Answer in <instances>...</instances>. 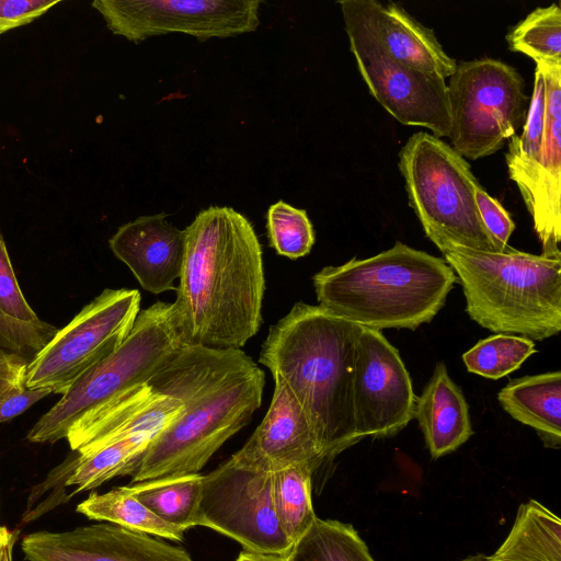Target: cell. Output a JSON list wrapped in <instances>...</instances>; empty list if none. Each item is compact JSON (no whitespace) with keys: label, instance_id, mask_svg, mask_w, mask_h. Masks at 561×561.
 I'll return each mask as SVG.
<instances>
[{"label":"cell","instance_id":"ac0fdd59","mask_svg":"<svg viewBox=\"0 0 561 561\" xmlns=\"http://www.w3.org/2000/svg\"><path fill=\"white\" fill-rule=\"evenodd\" d=\"M167 218L165 213L140 216L121 226L108 240L114 255L154 295L176 289L174 282L184 262L185 232Z\"/></svg>","mask_w":561,"mask_h":561},{"label":"cell","instance_id":"52a82bcc","mask_svg":"<svg viewBox=\"0 0 561 561\" xmlns=\"http://www.w3.org/2000/svg\"><path fill=\"white\" fill-rule=\"evenodd\" d=\"M409 205L424 231L473 250L501 252L485 229L474 199L470 164L438 137L420 131L399 153Z\"/></svg>","mask_w":561,"mask_h":561},{"label":"cell","instance_id":"cb8c5ba5","mask_svg":"<svg viewBox=\"0 0 561 561\" xmlns=\"http://www.w3.org/2000/svg\"><path fill=\"white\" fill-rule=\"evenodd\" d=\"M148 446L139 438L127 436L92 453L78 454L62 470L64 485L73 488L72 496L92 490L114 477L131 474Z\"/></svg>","mask_w":561,"mask_h":561},{"label":"cell","instance_id":"8fae6325","mask_svg":"<svg viewBox=\"0 0 561 561\" xmlns=\"http://www.w3.org/2000/svg\"><path fill=\"white\" fill-rule=\"evenodd\" d=\"M257 0H94L108 30L136 44L182 33L198 41L227 38L260 25Z\"/></svg>","mask_w":561,"mask_h":561},{"label":"cell","instance_id":"d4e9b609","mask_svg":"<svg viewBox=\"0 0 561 561\" xmlns=\"http://www.w3.org/2000/svg\"><path fill=\"white\" fill-rule=\"evenodd\" d=\"M545 110L546 83L541 70L536 66L533 93L523 131L511 138L508 151L505 154L510 179L518 186L523 199L529 193L541 153Z\"/></svg>","mask_w":561,"mask_h":561},{"label":"cell","instance_id":"d590c367","mask_svg":"<svg viewBox=\"0 0 561 561\" xmlns=\"http://www.w3.org/2000/svg\"><path fill=\"white\" fill-rule=\"evenodd\" d=\"M28 362L16 353L0 348V396L14 386L24 385Z\"/></svg>","mask_w":561,"mask_h":561},{"label":"cell","instance_id":"f546056e","mask_svg":"<svg viewBox=\"0 0 561 561\" xmlns=\"http://www.w3.org/2000/svg\"><path fill=\"white\" fill-rule=\"evenodd\" d=\"M266 227L271 247L282 256L302 257L314 244V231L307 211L284 201L268 207Z\"/></svg>","mask_w":561,"mask_h":561},{"label":"cell","instance_id":"7c38bea8","mask_svg":"<svg viewBox=\"0 0 561 561\" xmlns=\"http://www.w3.org/2000/svg\"><path fill=\"white\" fill-rule=\"evenodd\" d=\"M416 398L398 350L381 331L363 327L353 376L354 417L360 440L399 434L414 419Z\"/></svg>","mask_w":561,"mask_h":561},{"label":"cell","instance_id":"836d02e7","mask_svg":"<svg viewBox=\"0 0 561 561\" xmlns=\"http://www.w3.org/2000/svg\"><path fill=\"white\" fill-rule=\"evenodd\" d=\"M59 2V0H0V35L31 23Z\"/></svg>","mask_w":561,"mask_h":561},{"label":"cell","instance_id":"ba28073f","mask_svg":"<svg viewBox=\"0 0 561 561\" xmlns=\"http://www.w3.org/2000/svg\"><path fill=\"white\" fill-rule=\"evenodd\" d=\"M449 78L453 149L472 160L495 153L525 122L529 104L522 76L484 57L457 65Z\"/></svg>","mask_w":561,"mask_h":561},{"label":"cell","instance_id":"7402d4cb","mask_svg":"<svg viewBox=\"0 0 561 561\" xmlns=\"http://www.w3.org/2000/svg\"><path fill=\"white\" fill-rule=\"evenodd\" d=\"M129 486L140 503L165 523L184 530L197 526L203 474L169 476Z\"/></svg>","mask_w":561,"mask_h":561},{"label":"cell","instance_id":"83f0119b","mask_svg":"<svg viewBox=\"0 0 561 561\" xmlns=\"http://www.w3.org/2000/svg\"><path fill=\"white\" fill-rule=\"evenodd\" d=\"M512 51L536 64H561V9L557 3L531 11L506 35Z\"/></svg>","mask_w":561,"mask_h":561},{"label":"cell","instance_id":"d6986e66","mask_svg":"<svg viewBox=\"0 0 561 561\" xmlns=\"http://www.w3.org/2000/svg\"><path fill=\"white\" fill-rule=\"evenodd\" d=\"M414 419L433 459L455 451L473 434L465 394L444 363L435 365L432 377L416 398Z\"/></svg>","mask_w":561,"mask_h":561},{"label":"cell","instance_id":"9a60e30c","mask_svg":"<svg viewBox=\"0 0 561 561\" xmlns=\"http://www.w3.org/2000/svg\"><path fill=\"white\" fill-rule=\"evenodd\" d=\"M22 551L27 561H193L182 547L111 523L32 533Z\"/></svg>","mask_w":561,"mask_h":561},{"label":"cell","instance_id":"484cf974","mask_svg":"<svg viewBox=\"0 0 561 561\" xmlns=\"http://www.w3.org/2000/svg\"><path fill=\"white\" fill-rule=\"evenodd\" d=\"M314 470L307 465L273 472L274 504L280 526L295 545L311 528L317 516L311 499Z\"/></svg>","mask_w":561,"mask_h":561},{"label":"cell","instance_id":"603a6c76","mask_svg":"<svg viewBox=\"0 0 561 561\" xmlns=\"http://www.w3.org/2000/svg\"><path fill=\"white\" fill-rule=\"evenodd\" d=\"M90 519L104 520L124 528L182 541L185 530L165 523L133 494L130 486H118L99 494L92 492L77 506Z\"/></svg>","mask_w":561,"mask_h":561},{"label":"cell","instance_id":"e575fe53","mask_svg":"<svg viewBox=\"0 0 561 561\" xmlns=\"http://www.w3.org/2000/svg\"><path fill=\"white\" fill-rule=\"evenodd\" d=\"M50 393L49 389H31L24 385L8 389L0 396V423L14 419Z\"/></svg>","mask_w":561,"mask_h":561},{"label":"cell","instance_id":"9c48e42d","mask_svg":"<svg viewBox=\"0 0 561 561\" xmlns=\"http://www.w3.org/2000/svg\"><path fill=\"white\" fill-rule=\"evenodd\" d=\"M140 300L137 289H104L28 362L24 386L64 394L122 345L140 312Z\"/></svg>","mask_w":561,"mask_h":561},{"label":"cell","instance_id":"277c9868","mask_svg":"<svg viewBox=\"0 0 561 561\" xmlns=\"http://www.w3.org/2000/svg\"><path fill=\"white\" fill-rule=\"evenodd\" d=\"M457 282L443 257L400 241L374 256L325 266L312 277L319 306L379 331L430 323Z\"/></svg>","mask_w":561,"mask_h":561},{"label":"cell","instance_id":"5bb4252c","mask_svg":"<svg viewBox=\"0 0 561 561\" xmlns=\"http://www.w3.org/2000/svg\"><path fill=\"white\" fill-rule=\"evenodd\" d=\"M347 35L373 43L391 59L411 68L450 77L457 62L447 55L433 30L424 26L403 8L377 0L339 1Z\"/></svg>","mask_w":561,"mask_h":561},{"label":"cell","instance_id":"4fadbf2b","mask_svg":"<svg viewBox=\"0 0 561 561\" xmlns=\"http://www.w3.org/2000/svg\"><path fill=\"white\" fill-rule=\"evenodd\" d=\"M370 94L398 122L448 137L451 116L445 78L402 65L358 36L347 35Z\"/></svg>","mask_w":561,"mask_h":561},{"label":"cell","instance_id":"4dcf8cb0","mask_svg":"<svg viewBox=\"0 0 561 561\" xmlns=\"http://www.w3.org/2000/svg\"><path fill=\"white\" fill-rule=\"evenodd\" d=\"M56 328L49 323L33 324L12 319L0 311V348L31 360L54 336Z\"/></svg>","mask_w":561,"mask_h":561},{"label":"cell","instance_id":"74e56055","mask_svg":"<svg viewBox=\"0 0 561 561\" xmlns=\"http://www.w3.org/2000/svg\"><path fill=\"white\" fill-rule=\"evenodd\" d=\"M237 561H289L288 556L259 553L243 550Z\"/></svg>","mask_w":561,"mask_h":561},{"label":"cell","instance_id":"8992f818","mask_svg":"<svg viewBox=\"0 0 561 561\" xmlns=\"http://www.w3.org/2000/svg\"><path fill=\"white\" fill-rule=\"evenodd\" d=\"M180 344L170 302L157 301L140 311L122 345L61 394L28 431L27 440L55 443L66 438L77 421L147 383Z\"/></svg>","mask_w":561,"mask_h":561},{"label":"cell","instance_id":"1f68e13d","mask_svg":"<svg viewBox=\"0 0 561 561\" xmlns=\"http://www.w3.org/2000/svg\"><path fill=\"white\" fill-rule=\"evenodd\" d=\"M0 311L18 321L44 324L25 299L0 233Z\"/></svg>","mask_w":561,"mask_h":561},{"label":"cell","instance_id":"44dd1931","mask_svg":"<svg viewBox=\"0 0 561 561\" xmlns=\"http://www.w3.org/2000/svg\"><path fill=\"white\" fill-rule=\"evenodd\" d=\"M461 561H561V520L530 500L519 506L511 531L493 554H472Z\"/></svg>","mask_w":561,"mask_h":561},{"label":"cell","instance_id":"5b68a950","mask_svg":"<svg viewBox=\"0 0 561 561\" xmlns=\"http://www.w3.org/2000/svg\"><path fill=\"white\" fill-rule=\"evenodd\" d=\"M461 284L471 320L495 333L543 341L561 331V257L510 248L473 250L424 231Z\"/></svg>","mask_w":561,"mask_h":561},{"label":"cell","instance_id":"3957f363","mask_svg":"<svg viewBox=\"0 0 561 561\" xmlns=\"http://www.w3.org/2000/svg\"><path fill=\"white\" fill-rule=\"evenodd\" d=\"M363 327L321 306L296 302L271 325L259 363L278 375L305 412L324 460L360 442L353 376Z\"/></svg>","mask_w":561,"mask_h":561},{"label":"cell","instance_id":"d6a6232c","mask_svg":"<svg viewBox=\"0 0 561 561\" xmlns=\"http://www.w3.org/2000/svg\"><path fill=\"white\" fill-rule=\"evenodd\" d=\"M473 191L477 208L485 229L501 252L508 250L511 248L508 240L515 229L510 213L497 199L486 193L479 182L474 184Z\"/></svg>","mask_w":561,"mask_h":561},{"label":"cell","instance_id":"4316f807","mask_svg":"<svg viewBox=\"0 0 561 561\" xmlns=\"http://www.w3.org/2000/svg\"><path fill=\"white\" fill-rule=\"evenodd\" d=\"M289 561H375L351 524L316 518L294 545Z\"/></svg>","mask_w":561,"mask_h":561},{"label":"cell","instance_id":"2e32d148","mask_svg":"<svg viewBox=\"0 0 561 561\" xmlns=\"http://www.w3.org/2000/svg\"><path fill=\"white\" fill-rule=\"evenodd\" d=\"M272 376L274 391L270 408L252 436L233 455L266 471L298 465L316 471L325 460L312 427L282 377Z\"/></svg>","mask_w":561,"mask_h":561},{"label":"cell","instance_id":"7a4b0ae2","mask_svg":"<svg viewBox=\"0 0 561 561\" xmlns=\"http://www.w3.org/2000/svg\"><path fill=\"white\" fill-rule=\"evenodd\" d=\"M185 254L171 320L182 344L241 348L260 330L262 248L250 220L227 206L201 210L184 229Z\"/></svg>","mask_w":561,"mask_h":561},{"label":"cell","instance_id":"e0dca14e","mask_svg":"<svg viewBox=\"0 0 561 561\" xmlns=\"http://www.w3.org/2000/svg\"><path fill=\"white\" fill-rule=\"evenodd\" d=\"M546 83L541 153L525 205L542 255L561 257V64H536Z\"/></svg>","mask_w":561,"mask_h":561},{"label":"cell","instance_id":"f1b7e54d","mask_svg":"<svg viewBox=\"0 0 561 561\" xmlns=\"http://www.w3.org/2000/svg\"><path fill=\"white\" fill-rule=\"evenodd\" d=\"M535 353L537 350L533 340L497 333L480 340L463 353L462 360L469 373L500 379L518 369Z\"/></svg>","mask_w":561,"mask_h":561},{"label":"cell","instance_id":"ffe728a7","mask_svg":"<svg viewBox=\"0 0 561 561\" xmlns=\"http://www.w3.org/2000/svg\"><path fill=\"white\" fill-rule=\"evenodd\" d=\"M503 410L534 428L545 447H561V371L511 380L497 393Z\"/></svg>","mask_w":561,"mask_h":561},{"label":"cell","instance_id":"f35d334b","mask_svg":"<svg viewBox=\"0 0 561 561\" xmlns=\"http://www.w3.org/2000/svg\"><path fill=\"white\" fill-rule=\"evenodd\" d=\"M1 528V527H0Z\"/></svg>","mask_w":561,"mask_h":561},{"label":"cell","instance_id":"6da1fadb","mask_svg":"<svg viewBox=\"0 0 561 561\" xmlns=\"http://www.w3.org/2000/svg\"><path fill=\"white\" fill-rule=\"evenodd\" d=\"M147 385L183 411L141 455L131 483L198 473L261 407L265 375L241 348L181 343Z\"/></svg>","mask_w":561,"mask_h":561},{"label":"cell","instance_id":"30bf717a","mask_svg":"<svg viewBox=\"0 0 561 561\" xmlns=\"http://www.w3.org/2000/svg\"><path fill=\"white\" fill-rule=\"evenodd\" d=\"M197 526L234 539L247 551L289 556L294 547L276 514L273 472L234 455L203 476Z\"/></svg>","mask_w":561,"mask_h":561},{"label":"cell","instance_id":"8d00e7d4","mask_svg":"<svg viewBox=\"0 0 561 561\" xmlns=\"http://www.w3.org/2000/svg\"><path fill=\"white\" fill-rule=\"evenodd\" d=\"M16 535L5 527L0 528V561H12V550Z\"/></svg>","mask_w":561,"mask_h":561}]
</instances>
